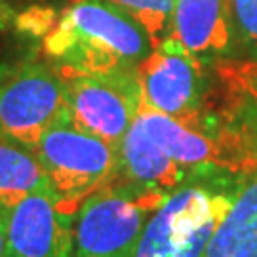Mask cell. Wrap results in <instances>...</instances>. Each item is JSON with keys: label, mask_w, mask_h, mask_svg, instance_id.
<instances>
[{"label": "cell", "mask_w": 257, "mask_h": 257, "mask_svg": "<svg viewBox=\"0 0 257 257\" xmlns=\"http://www.w3.org/2000/svg\"><path fill=\"white\" fill-rule=\"evenodd\" d=\"M153 48L145 27L112 0H74L44 37L59 65L90 73L134 71Z\"/></svg>", "instance_id": "6da1fadb"}, {"label": "cell", "mask_w": 257, "mask_h": 257, "mask_svg": "<svg viewBox=\"0 0 257 257\" xmlns=\"http://www.w3.org/2000/svg\"><path fill=\"white\" fill-rule=\"evenodd\" d=\"M248 175L230 172L193 175L168 194L151 215L134 257H202Z\"/></svg>", "instance_id": "7a4b0ae2"}, {"label": "cell", "mask_w": 257, "mask_h": 257, "mask_svg": "<svg viewBox=\"0 0 257 257\" xmlns=\"http://www.w3.org/2000/svg\"><path fill=\"white\" fill-rule=\"evenodd\" d=\"M166 196L128 181L97 189L84 198L73 219L74 257H134Z\"/></svg>", "instance_id": "3957f363"}, {"label": "cell", "mask_w": 257, "mask_h": 257, "mask_svg": "<svg viewBox=\"0 0 257 257\" xmlns=\"http://www.w3.org/2000/svg\"><path fill=\"white\" fill-rule=\"evenodd\" d=\"M65 211L120 174V147L80 128L71 118L44 132L33 151Z\"/></svg>", "instance_id": "277c9868"}, {"label": "cell", "mask_w": 257, "mask_h": 257, "mask_svg": "<svg viewBox=\"0 0 257 257\" xmlns=\"http://www.w3.org/2000/svg\"><path fill=\"white\" fill-rule=\"evenodd\" d=\"M73 120L90 134L120 147L143 105L138 69L90 73L57 67Z\"/></svg>", "instance_id": "5b68a950"}, {"label": "cell", "mask_w": 257, "mask_h": 257, "mask_svg": "<svg viewBox=\"0 0 257 257\" xmlns=\"http://www.w3.org/2000/svg\"><path fill=\"white\" fill-rule=\"evenodd\" d=\"M143 103L179 120L204 112L213 86V69L170 35L138 65Z\"/></svg>", "instance_id": "8992f818"}, {"label": "cell", "mask_w": 257, "mask_h": 257, "mask_svg": "<svg viewBox=\"0 0 257 257\" xmlns=\"http://www.w3.org/2000/svg\"><path fill=\"white\" fill-rule=\"evenodd\" d=\"M61 76L44 63H27L0 84V136L35 151L57 122L71 118Z\"/></svg>", "instance_id": "52a82bcc"}, {"label": "cell", "mask_w": 257, "mask_h": 257, "mask_svg": "<svg viewBox=\"0 0 257 257\" xmlns=\"http://www.w3.org/2000/svg\"><path fill=\"white\" fill-rule=\"evenodd\" d=\"M10 257H74L73 215L54 193H33L8 210Z\"/></svg>", "instance_id": "ba28073f"}, {"label": "cell", "mask_w": 257, "mask_h": 257, "mask_svg": "<svg viewBox=\"0 0 257 257\" xmlns=\"http://www.w3.org/2000/svg\"><path fill=\"white\" fill-rule=\"evenodd\" d=\"M172 35L206 65L244 57L230 0H175Z\"/></svg>", "instance_id": "9c48e42d"}, {"label": "cell", "mask_w": 257, "mask_h": 257, "mask_svg": "<svg viewBox=\"0 0 257 257\" xmlns=\"http://www.w3.org/2000/svg\"><path fill=\"white\" fill-rule=\"evenodd\" d=\"M221 78L217 105L206 110L223 128L238 136L257 158V61L240 57L213 65Z\"/></svg>", "instance_id": "30bf717a"}, {"label": "cell", "mask_w": 257, "mask_h": 257, "mask_svg": "<svg viewBox=\"0 0 257 257\" xmlns=\"http://www.w3.org/2000/svg\"><path fill=\"white\" fill-rule=\"evenodd\" d=\"M120 175L128 183L162 194H170L191 179V175L149 139L136 120L120 143Z\"/></svg>", "instance_id": "8fae6325"}, {"label": "cell", "mask_w": 257, "mask_h": 257, "mask_svg": "<svg viewBox=\"0 0 257 257\" xmlns=\"http://www.w3.org/2000/svg\"><path fill=\"white\" fill-rule=\"evenodd\" d=\"M202 257H257V170L240 187Z\"/></svg>", "instance_id": "7c38bea8"}, {"label": "cell", "mask_w": 257, "mask_h": 257, "mask_svg": "<svg viewBox=\"0 0 257 257\" xmlns=\"http://www.w3.org/2000/svg\"><path fill=\"white\" fill-rule=\"evenodd\" d=\"M33 193H54L37 155L0 136V206H12Z\"/></svg>", "instance_id": "4fadbf2b"}, {"label": "cell", "mask_w": 257, "mask_h": 257, "mask_svg": "<svg viewBox=\"0 0 257 257\" xmlns=\"http://www.w3.org/2000/svg\"><path fill=\"white\" fill-rule=\"evenodd\" d=\"M130 12L145 27L153 44H160L172 35L175 0H112Z\"/></svg>", "instance_id": "5bb4252c"}, {"label": "cell", "mask_w": 257, "mask_h": 257, "mask_svg": "<svg viewBox=\"0 0 257 257\" xmlns=\"http://www.w3.org/2000/svg\"><path fill=\"white\" fill-rule=\"evenodd\" d=\"M240 50L246 59L257 61V0H230Z\"/></svg>", "instance_id": "9a60e30c"}, {"label": "cell", "mask_w": 257, "mask_h": 257, "mask_svg": "<svg viewBox=\"0 0 257 257\" xmlns=\"http://www.w3.org/2000/svg\"><path fill=\"white\" fill-rule=\"evenodd\" d=\"M50 10H29L19 19V27L33 31V33H46L50 27Z\"/></svg>", "instance_id": "2e32d148"}, {"label": "cell", "mask_w": 257, "mask_h": 257, "mask_svg": "<svg viewBox=\"0 0 257 257\" xmlns=\"http://www.w3.org/2000/svg\"><path fill=\"white\" fill-rule=\"evenodd\" d=\"M0 257H10L8 251V210L0 206Z\"/></svg>", "instance_id": "e0dca14e"}, {"label": "cell", "mask_w": 257, "mask_h": 257, "mask_svg": "<svg viewBox=\"0 0 257 257\" xmlns=\"http://www.w3.org/2000/svg\"><path fill=\"white\" fill-rule=\"evenodd\" d=\"M0 2H2V0H0Z\"/></svg>", "instance_id": "ac0fdd59"}]
</instances>
